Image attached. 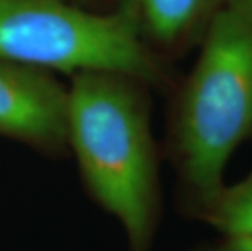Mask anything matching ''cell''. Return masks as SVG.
Instances as JSON below:
<instances>
[{"instance_id":"cell-1","label":"cell","mask_w":252,"mask_h":251,"mask_svg":"<svg viewBox=\"0 0 252 251\" xmlns=\"http://www.w3.org/2000/svg\"><path fill=\"white\" fill-rule=\"evenodd\" d=\"M67 145L88 196L126 228L130 251H150L161 215L152 85L122 72L68 77Z\"/></svg>"},{"instance_id":"cell-2","label":"cell","mask_w":252,"mask_h":251,"mask_svg":"<svg viewBox=\"0 0 252 251\" xmlns=\"http://www.w3.org/2000/svg\"><path fill=\"white\" fill-rule=\"evenodd\" d=\"M168 95L163 155L182 206L197 215L224 184L233 153L252 141V21L226 7Z\"/></svg>"},{"instance_id":"cell-3","label":"cell","mask_w":252,"mask_h":251,"mask_svg":"<svg viewBox=\"0 0 252 251\" xmlns=\"http://www.w3.org/2000/svg\"><path fill=\"white\" fill-rule=\"evenodd\" d=\"M0 57L67 77L122 72L164 95L178 78L145 46L124 0L109 12L72 0H0Z\"/></svg>"},{"instance_id":"cell-4","label":"cell","mask_w":252,"mask_h":251,"mask_svg":"<svg viewBox=\"0 0 252 251\" xmlns=\"http://www.w3.org/2000/svg\"><path fill=\"white\" fill-rule=\"evenodd\" d=\"M68 85L57 73L0 57V137L61 157L67 145Z\"/></svg>"},{"instance_id":"cell-5","label":"cell","mask_w":252,"mask_h":251,"mask_svg":"<svg viewBox=\"0 0 252 251\" xmlns=\"http://www.w3.org/2000/svg\"><path fill=\"white\" fill-rule=\"evenodd\" d=\"M145 46L168 66L195 51L229 0H124Z\"/></svg>"},{"instance_id":"cell-6","label":"cell","mask_w":252,"mask_h":251,"mask_svg":"<svg viewBox=\"0 0 252 251\" xmlns=\"http://www.w3.org/2000/svg\"><path fill=\"white\" fill-rule=\"evenodd\" d=\"M223 238L252 240V170L234 184H224L195 215Z\"/></svg>"},{"instance_id":"cell-7","label":"cell","mask_w":252,"mask_h":251,"mask_svg":"<svg viewBox=\"0 0 252 251\" xmlns=\"http://www.w3.org/2000/svg\"><path fill=\"white\" fill-rule=\"evenodd\" d=\"M72 2L88 10H94V12H109V10H114L122 0H72Z\"/></svg>"},{"instance_id":"cell-8","label":"cell","mask_w":252,"mask_h":251,"mask_svg":"<svg viewBox=\"0 0 252 251\" xmlns=\"http://www.w3.org/2000/svg\"><path fill=\"white\" fill-rule=\"evenodd\" d=\"M217 251H252V240L248 238H223Z\"/></svg>"},{"instance_id":"cell-9","label":"cell","mask_w":252,"mask_h":251,"mask_svg":"<svg viewBox=\"0 0 252 251\" xmlns=\"http://www.w3.org/2000/svg\"><path fill=\"white\" fill-rule=\"evenodd\" d=\"M228 7L252 21V0H229Z\"/></svg>"}]
</instances>
